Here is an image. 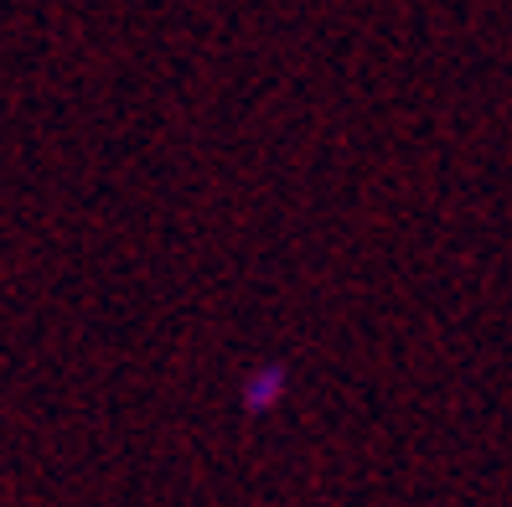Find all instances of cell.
Instances as JSON below:
<instances>
[{"label":"cell","instance_id":"obj_1","mask_svg":"<svg viewBox=\"0 0 512 507\" xmlns=\"http://www.w3.org/2000/svg\"><path fill=\"white\" fill-rule=\"evenodd\" d=\"M290 394V373L280 363H259L244 373V414H275Z\"/></svg>","mask_w":512,"mask_h":507}]
</instances>
